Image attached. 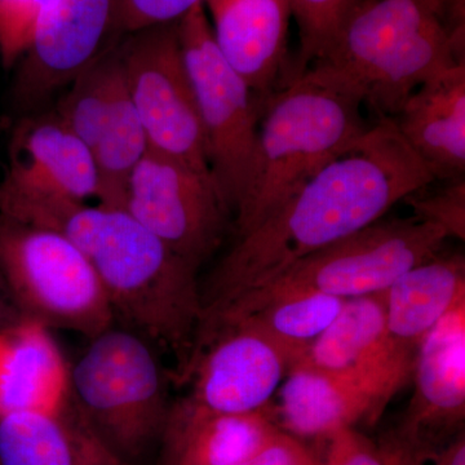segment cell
Listing matches in <instances>:
<instances>
[{"mask_svg": "<svg viewBox=\"0 0 465 465\" xmlns=\"http://www.w3.org/2000/svg\"><path fill=\"white\" fill-rule=\"evenodd\" d=\"M433 182L393 119H379L262 224L235 238L202 291L200 327L293 262L374 224Z\"/></svg>", "mask_w": 465, "mask_h": 465, "instance_id": "obj_1", "label": "cell"}, {"mask_svg": "<svg viewBox=\"0 0 465 465\" xmlns=\"http://www.w3.org/2000/svg\"><path fill=\"white\" fill-rule=\"evenodd\" d=\"M0 215L63 234L99 277L115 321L179 360L182 378L202 320L198 269L124 208L67 200L0 202Z\"/></svg>", "mask_w": 465, "mask_h": 465, "instance_id": "obj_2", "label": "cell"}, {"mask_svg": "<svg viewBox=\"0 0 465 465\" xmlns=\"http://www.w3.org/2000/svg\"><path fill=\"white\" fill-rule=\"evenodd\" d=\"M449 15L463 18V0H360L304 73L393 119L425 81L464 63Z\"/></svg>", "mask_w": 465, "mask_h": 465, "instance_id": "obj_3", "label": "cell"}, {"mask_svg": "<svg viewBox=\"0 0 465 465\" xmlns=\"http://www.w3.org/2000/svg\"><path fill=\"white\" fill-rule=\"evenodd\" d=\"M264 103L249 183L232 213L237 238L371 127L360 100L305 73Z\"/></svg>", "mask_w": 465, "mask_h": 465, "instance_id": "obj_4", "label": "cell"}, {"mask_svg": "<svg viewBox=\"0 0 465 465\" xmlns=\"http://www.w3.org/2000/svg\"><path fill=\"white\" fill-rule=\"evenodd\" d=\"M88 341L69 370L70 397L94 436L137 465L163 434L171 407L167 372L154 344L127 327L113 324Z\"/></svg>", "mask_w": 465, "mask_h": 465, "instance_id": "obj_5", "label": "cell"}, {"mask_svg": "<svg viewBox=\"0 0 465 465\" xmlns=\"http://www.w3.org/2000/svg\"><path fill=\"white\" fill-rule=\"evenodd\" d=\"M446 238L439 226L416 217L378 220L309 253L265 286L235 300L201 326L198 338L266 300L289 293L322 292L347 300L384 292L407 271L437 256Z\"/></svg>", "mask_w": 465, "mask_h": 465, "instance_id": "obj_6", "label": "cell"}, {"mask_svg": "<svg viewBox=\"0 0 465 465\" xmlns=\"http://www.w3.org/2000/svg\"><path fill=\"white\" fill-rule=\"evenodd\" d=\"M0 274L24 320L94 338L115 323L90 262L60 232L0 215Z\"/></svg>", "mask_w": 465, "mask_h": 465, "instance_id": "obj_7", "label": "cell"}, {"mask_svg": "<svg viewBox=\"0 0 465 465\" xmlns=\"http://www.w3.org/2000/svg\"><path fill=\"white\" fill-rule=\"evenodd\" d=\"M177 33L206 134L211 173L232 216L255 159L260 101L217 48L204 2L177 21Z\"/></svg>", "mask_w": 465, "mask_h": 465, "instance_id": "obj_8", "label": "cell"}, {"mask_svg": "<svg viewBox=\"0 0 465 465\" xmlns=\"http://www.w3.org/2000/svg\"><path fill=\"white\" fill-rule=\"evenodd\" d=\"M118 50L149 150L213 177L177 23L128 34L118 43Z\"/></svg>", "mask_w": 465, "mask_h": 465, "instance_id": "obj_9", "label": "cell"}, {"mask_svg": "<svg viewBox=\"0 0 465 465\" xmlns=\"http://www.w3.org/2000/svg\"><path fill=\"white\" fill-rule=\"evenodd\" d=\"M124 210L198 271L219 249L232 217L213 177L153 150L131 174Z\"/></svg>", "mask_w": 465, "mask_h": 465, "instance_id": "obj_10", "label": "cell"}, {"mask_svg": "<svg viewBox=\"0 0 465 465\" xmlns=\"http://www.w3.org/2000/svg\"><path fill=\"white\" fill-rule=\"evenodd\" d=\"M293 362L289 354L243 323L220 327L195 347L179 381L191 382L183 397L219 414L264 409Z\"/></svg>", "mask_w": 465, "mask_h": 465, "instance_id": "obj_11", "label": "cell"}, {"mask_svg": "<svg viewBox=\"0 0 465 465\" xmlns=\"http://www.w3.org/2000/svg\"><path fill=\"white\" fill-rule=\"evenodd\" d=\"M115 0H48L16 84L24 108L43 105L90 65L114 35Z\"/></svg>", "mask_w": 465, "mask_h": 465, "instance_id": "obj_12", "label": "cell"}, {"mask_svg": "<svg viewBox=\"0 0 465 465\" xmlns=\"http://www.w3.org/2000/svg\"><path fill=\"white\" fill-rule=\"evenodd\" d=\"M415 390L399 439L432 458L463 432L465 418V296L427 333L416 351Z\"/></svg>", "mask_w": 465, "mask_h": 465, "instance_id": "obj_13", "label": "cell"}, {"mask_svg": "<svg viewBox=\"0 0 465 465\" xmlns=\"http://www.w3.org/2000/svg\"><path fill=\"white\" fill-rule=\"evenodd\" d=\"M99 194L90 150L54 113L27 119L12 143L11 163L0 183V202L67 200Z\"/></svg>", "mask_w": 465, "mask_h": 465, "instance_id": "obj_14", "label": "cell"}, {"mask_svg": "<svg viewBox=\"0 0 465 465\" xmlns=\"http://www.w3.org/2000/svg\"><path fill=\"white\" fill-rule=\"evenodd\" d=\"M403 385L388 376L293 366L281 388V418L293 436L327 439L360 421L374 424Z\"/></svg>", "mask_w": 465, "mask_h": 465, "instance_id": "obj_15", "label": "cell"}, {"mask_svg": "<svg viewBox=\"0 0 465 465\" xmlns=\"http://www.w3.org/2000/svg\"><path fill=\"white\" fill-rule=\"evenodd\" d=\"M213 15V38L229 65L264 103L282 74L290 0H203Z\"/></svg>", "mask_w": 465, "mask_h": 465, "instance_id": "obj_16", "label": "cell"}, {"mask_svg": "<svg viewBox=\"0 0 465 465\" xmlns=\"http://www.w3.org/2000/svg\"><path fill=\"white\" fill-rule=\"evenodd\" d=\"M401 136L436 180L464 177L465 63L425 81L393 118Z\"/></svg>", "mask_w": 465, "mask_h": 465, "instance_id": "obj_17", "label": "cell"}, {"mask_svg": "<svg viewBox=\"0 0 465 465\" xmlns=\"http://www.w3.org/2000/svg\"><path fill=\"white\" fill-rule=\"evenodd\" d=\"M280 430L264 409L219 414L185 399L171 403L158 465H234Z\"/></svg>", "mask_w": 465, "mask_h": 465, "instance_id": "obj_18", "label": "cell"}, {"mask_svg": "<svg viewBox=\"0 0 465 465\" xmlns=\"http://www.w3.org/2000/svg\"><path fill=\"white\" fill-rule=\"evenodd\" d=\"M385 341L397 360L414 367L427 333L465 296L463 256H436L401 275L382 292Z\"/></svg>", "mask_w": 465, "mask_h": 465, "instance_id": "obj_19", "label": "cell"}, {"mask_svg": "<svg viewBox=\"0 0 465 465\" xmlns=\"http://www.w3.org/2000/svg\"><path fill=\"white\" fill-rule=\"evenodd\" d=\"M69 399V367L50 330L29 320L0 329V418L63 410Z\"/></svg>", "mask_w": 465, "mask_h": 465, "instance_id": "obj_20", "label": "cell"}, {"mask_svg": "<svg viewBox=\"0 0 465 465\" xmlns=\"http://www.w3.org/2000/svg\"><path fill=\"white\" fill-rule=\"evenodd\" d=\"M295 366L338 374L381 375L406 384L414 367L397 360L385 341L384 295L345 300L341 313Z\"/></svg>", "mask_w": 465, "mask_h": 465, "instance_id": "obj_21", "label": "cell"}, {"mask_svg": "<svg viewBox=\"0 0 465 465\" xmlns=\"http://www.w3.org/2000/svg\"><path fill=\"white\" fill-rule=\"evenodd\" d=\"M344 304L345 299L322 292L289 293L266 300L241 316L220 324L215 330L225 324H246L289 354L293 367L312 342L338 317Z\"/></svg>", "mask_w": 465, "mask_h": 465, "instance_id": "obj_22", "label": "cell"}, {"mask_svg": "<svg viewBox=\"0 0 465 465\" xmlns=\"http://www.w3.org/2000/svg\"><path fill=\"white\" fill-rule=\"evenodd\" d=\"M148 150V139L125 82L91 150L101 206L124 208L131 174Z\"/></svg>", "mask_w": 465, "mask_h": 465, "instance_id": "obj_23", "label": "cell"}, {"mask_svg": "<svg viewBox=\"0 0 465 465\" xmlns=\"http://www.w3.org/2000/svg\"><path fill=\"white\" fill-rule=\"evenodd\" d=\"M69 402L63 410H25L2 416L0 465H74Z\"/></svg>", "mask_w": 465, "mask_h": 465, "instance_id": "obj_24", "label": "cell"}, {"mask_svg": "<svg viewBox=\"0 0 465 465\" xmlns=\"http://www.w3.org/2000/svg\"><path fill=\"white\" fill-rule=\"evenodd\" d=\"M327 440L326 458L318 465H427L430 460L393 432L375 442L354 428H342Z\"/></svg>", "mask_w": 465, "mask_h": 465, "instance_id": "obj_25", "label": "cell"}, {"mask_svg": "<svg viewBox=\"0 0 465 465\" xmlns=\"http://www.w3.org/2000/svg\"><path fill=\"white\" fill-rule=\"evenodd\" d=\"M360 0H290L300 29L298 66L292 78L302 75L329 50L351 8Z\"/></svg>", "mask_w": 465, "mask_h": 465, "instance_id": "obj_26", "label": "cell"}, {"mask_svg": "<svg viewBox=\"0 0 465 465\" xmlns=\"http://www.w3.org/2000/svg\"><path fill=\"white\" fill-rule=\"evenodd\" d=\"M449 185L439 191L412 193L405 202L414 211V217L439 226L448 237L465 238V183L461 179L449 180Z\"/></svg>", "mask_w": 465, "mask_h": 465, "instance_id": "obj_27", "label": "cell"}, {"mask_svg": "<svg viewBox=\"0 0 465 465\" xmlns=\"http://www.w3.org/2000/svg\"><path fill=\"white\" fill-rule=\"evenodd\" d=\"M48 0H0V54L12 66L32 43L36 24Z\"/></svg>", "mask_w": 465, "mask_h": 465, "instance_id": "obj_28", "label": "cell"}, {"mask_svg": "<svg viewBox=\"0 0 465 465\" xmlns=\"http://www.w3.org/2000/svg\"><path fill=\"white\" fill-rule=\"evenodd\" d=\"M203 0H115L114 35L177 23Z\"/></svg>", "mask_w": 465, "mask_h": 465, "instance_id": "obj_29", "label": "cell"}, {"mask_svg": "<svg viewBox=\"0 0 465 465\" xmlns=\"http://www.w3.org/2000/svg\"><path fill=\"white\" fill-rule=\"evenodd\" d=\"M234 465H318V459L293 434L277 430L250 457Z\"/></svg>", "mask_w": 465, "mask_h": 465, "instance_id": "obj_30", "label": "cell"}, {"mask_svg": "<svg viewBox=\"0 0 465 465\" xmlns=\"http://www.w3.org/2000/svg\"><path fill=\"white\" fill-rule=\"evenodd\" d=\"M69 416L74 436V465H130L116 457L112 450L94 436L76 407L72 406V400L69 403Z\"/></svg>", "mask_w": 465, "mask_h": 465, "instance_id": "obj_31", "label": "cell"}, {"mask_svg": "<svg viewBox=\"0 0 465 465\" xmlns=\"http://www.w3.org/2000/svg\"><path fill=\"white\" fill-rule=\"evenodd\" d=\"M430 465H465V436L458 434L430 458Z\"/></svg>", "mask_w": 465, "mask_h": 465, "instance_id": "obj_32", "label": "cell"}, {"mask_svg": "<svg viewBox=\"0 0 465 465\" xmlns=\"http://www.w3.org/2000/svg\"><path fill=\"white\" fill-rule=\"evenodd\" d=\"M20 312L15 305L14 300L9 295L7 286L0 274V329L12 326L23 321Z\"/></svg>", "mask_w": 465, "mask_h": 465, "instance_id": "obj_33", "label": "cell"}]
</instances>
